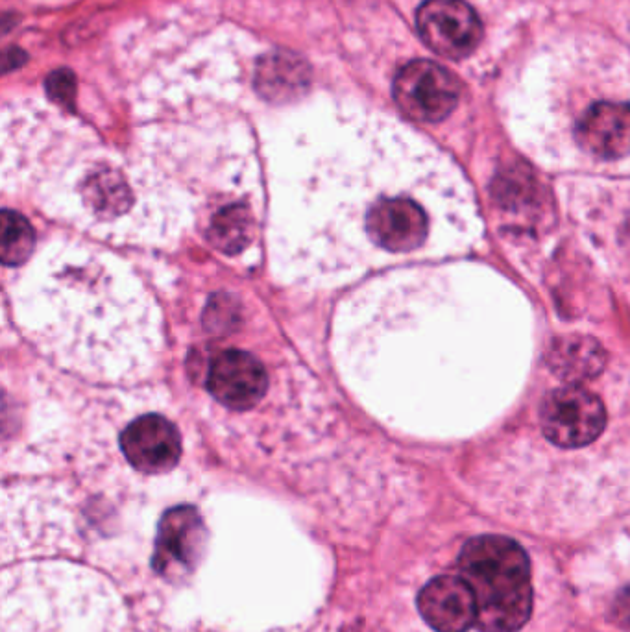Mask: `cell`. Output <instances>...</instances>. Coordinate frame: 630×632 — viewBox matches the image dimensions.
Returning <instances> with one entry per match:
<instances>
[{
  "label": "cell",
  "instance_id": "8992f818",
  "mask_svg": "<svg viewBox=\"0 0 630 632\" xmlns=\"http://www.w3.org/2000/svg\"><path fill=\"white\" fill-rule=\"evenodd\" d=\"M115 442L122 461L143 475L169 474L185 451L178 422L159 407H135L134 413L119 420Z\"/></svg>",
  "mask_w": 630,
  "mask_h": 632
},
{
  "label": "cell",
  "instance_id": "52a82bcc",
  "mask_svg": "<svg viewBox=\"0 0 630 632\" xmlns=\"http://www.w3.org/2000/svg\"><path fill=\"white\" fill-rule=\"evenodd\" d=\"M204 389L211 405L230 416L252 414L267 400V365L243 348H222L207 355Z\"/></svg>",
  "mask_w": 630,
  "mask_h": 632
},
{
  "label": "cell",
  "instance_id": "5b68a950",
  "mask_svg": "<svg viewBox=\"0 0 630 632\" xmlns=\"http://www.w3.org/2000/svg\"><path fill=\"white\" fill-rule=\"evenodd\" d=\"M586 381H566L549 390L538 407L540 433L560 450H582L594 444L608 426L603 398Z\"/></svg>",
  "mask_w": 630,
  "mask_h": 632
},
{
  "label": "cell",
  "instance_id": "ba28073f",
  "mask_svg": "<svg viewBox=\"0 0 630 632\" xmlns=\"http://www.w3.org/2000/svg\"><path fill=\"white\" fill-rule=\"evenodd\" d=\"M394 100L407 117L420 122L446 119L461 98L459 80L435 61L407 63L394 78Z\"/></svg>",
  "mask_w": 630,
  "mask_h": 632
},
{
  "label": "cell",
  "instance_id": "277c9868",
  "mask_svg": "<svg viewBox=\"0 0 630 632\" xmlns=\"http://www.w3.org/2000/svg\"><path fill=\"white\" fill-rule=\"evenodd\" d=\"M459 572L475 597L481 632H516L533 610L531 564L505 536H475L462 547Z\"/></svg>",
  "mask_w": 630,
  "mask_h": 632
},
{
  "label": "cell",
  "instance_id": "8fae6325",
  "mask_svg": "<svg viewBox=\"0 0 630 632\" xmlns=\"http://www.w3.org/2000/svg\"><path fill=\"white\" fill-rule=\"evenodd\" d=\"M575 143L597 163H618L630 156V104L603 100L582 113Z\"/></svg>",
  "mask_w": 630,
  "mask_h": 632
},
{
  "label": "cell",
  "instance_id": "6da1fadb",
  "mask_svg": "<svg viewBox=\"0 0 630 632\" xmlns=\"http://www.w3.org/2000/svg\"><path fill=\"white\" fill-rule=\"evenodd\" d=\"M274 278L335 289L437 250L448 204L429 156L361 106L320 98L265 135Z\"/></svg>",
  "mask_w": 630,
  "mask_h": 632
},
{
  "label": "cell",
  "instance_id": "7c38bea8",
  "mask_svg": "<svg viewBox=\"0 0 630 632\" xmlns=\"http://www.w3.org/2000/svg\"><path fill=\"white\" fill-rule=\"evenodd\" d=\"M424 620L438 632H466L477 620L475 597L462 577L442 575L418 596Z\"/></svg>",
  "mask_w": 630,
  "mask_h": 632
},
{
  "label": "cell",
  "instance_id": "7a4b0ae2",
  "mask_svg": "<svg viewBox=\"0 0 630 632\" xmlns=\"http://www.w3.org/2000/svg\"><path fill=\"white\" fill-rule=\"evenodd\" d=\"M2 182L117 244H163L194 226L176 183L145 146L126 158L34 98L4 102Z\"/></svg>",
  "mask_w": 630,
  "mask_h": 632
},
{
  "label": "cell",
  "instance_id": "3957f363",
  "mask_svg": "<svg viewBox=\"0 0 630 632\" xmlns=\"http://www.w3.org/2000/svg\"><path fill=\"white\" fill-rule=\"evenodd\" d=\"M28 341L78 376L132 381L163 350V316L134 267L97 244L61 239L10 287Z\"/></svg>",
  "mask_w": 630,
  "mask_h": 632
},
{
  "label": "cell",
  "instance_id": "5bb4252c",
  "mask_svg": "<svg viewBox=\"0 0 630 632\" xmlns=\"http://www.w3.org/2000/svg\"><path fill=\"white\" fill-rule=\"evenodd\" d=\"M36 231L21 213L6 207L2 211V263L6 270L21 267L32 259Z\"/></svg>",
  "mask_w": 630,
  "mask_h": 632
},
{
  "label": "cell",
  "instance_id": "30bf717a",
  "mask_svg": "<svg viewBox=\"0 0 630 632\" xmlns=\"http://www.w3.org/2000/svg\"><path fill=\"white\" fill-rule=\"evenodd\" d=\"M206 547V525L194 507L182 505L163 514L152 555L154 570L178 581L193 573Z\"/></svg>",
  "mask_w": 630,
  "mask_h": 632
},
{
  "label": "cell",
  "instance_id": "4fadbf2b",
  "mask_svg": "<svg viewBox=\"0 0 630 632\" xmlns=\"http://www.w3.org/2000/svg\"><path fill=\"white\" fill-rule=\"evenodd\" d=\"M606 352L586 335H568L553 342L547 352L549 370L562 381H590L605 372Z\"/></svg>",
  "mask_w": 630,
  "mask_h": 632
},
{
  "label": "cell",
  "instance_id": "9c48e42d",
  "mask_svg": "<svg viewBox=\"0 0 630 632\" xmlns=\"http://www.w3.org/2000/svg\"><path fill=\"white\" fill-rule=\"evenodd\" d=\"M418 32L438 56L461 60L483 37V26L466 0H425L416 15Z\"/></svg>",
  "mask_w": 630,
  "mask_h": 632
}]
</instances>
